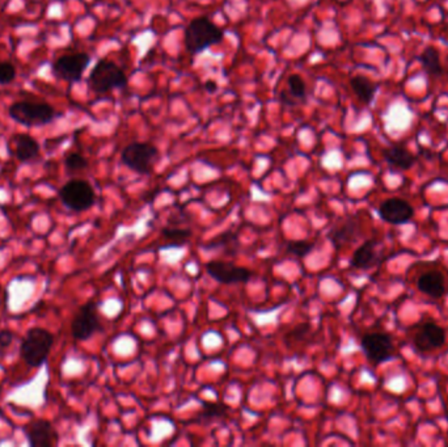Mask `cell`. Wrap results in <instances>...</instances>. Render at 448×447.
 Listing matches in <instances>:
<instances>
[{
	"label": "cell",
	"instance_id": "26",
	"mask_svg": "<svg viewBox=\"0 0 448 447\" xmlns=\"http://www.w3.org/2000/svg\"><path fill=\"white\" fill-rule=\"evenodd\" d=\"M12 341H13V333L11 331L4 329L0 332V357L6 354L7 349L12 344Z\"/></svg>",
	"mask_w": 448,
	"mask_h": 447
},
{
	"label": "cell",
	"instance_id": "6",
	"mask_svg": "<svg viewBox=\"0 0 448 447\" xmlns=\"http://www.w3.org/2000/svg\"><path fill=\"white\" fill-rule=\"evenodd\" d=\"M59 197L63 205L74 212H85L94 205L96 201L92 185L88 181L79 178L66 183L59 192Z\"/></svg>",
	"mask_w": 448,
	"mask_h": 447
},
{
	"label": "cell",
	"instance_id": "9",
	"mask_svg": "<svg viewBox=\"0 0 448 447\" xmlns=\"http://www.w3.org/2000/svg\"><path fill=\"white\" fill-rule=\"evenodd\" d=\"M361 346L368 361L373 365L382 364L391 360L393 355L392 337L387 333H368L363 336Z\"/></svg>",
	"mask_w": 448,
	"mask_h": 447
},
{
	"label": "cell",
	"instance_id": "28",
	"mask_svg": "<svg viewBox=\"0 0 448 447\" xmlns=\"http://www.w3.org/2000/svg\"><path fill=\"white\" fill-rule=\"evenodd\" d=\"M215 85H216V84L209 82V83H207V90H209V91H213V90H215V88H216Z\"/></svg>",
	"mask_w": 448,
	"mask_h": 447
},
{
	"label": "cell",
	"instance_id": "25",
	"mask_svg": "<svg viewBox=\"0 0 448 447\" xmlns=\"http://www.w3.org/2000/svg\"><path fill=\"white\" fill-rule=\"evenodd\" d=\"M16 78V68L10 62H1L0 63V85L10 84Z\"/></svg>",
	"mask_w": 448,
	"mask_h": 447
},
{
	"label": "cell",
	"instance_id": "17",
	"mask_svg": "<svg viewBox=\"0 0 448 447\" xmlns=\"http://www.w3.org/2000/svg\"><path fill=\"white\" fill-rule=\"evenodd\" d=\"M384 159L387 163L392 167L399 169H409L416 163V157L411 154L409 149L402 147V146H392L390 149L384 151Z\"/></svg>",
	"mask_w": 448,
	"mask_h": 447
},
{
	"label": "cell",
	"instance_id": "27",
	"mask_svg": "<svg viewBox=\"0 0 448 447\" xmlns=\"http://www.w3.org/2000/svg\"><path fill=\"white\" fill-rule=\"evenodd\" d=\"M224 412V408L219 404H214V405H206L205 412L204 415L205 416H219Z\"/></svg>",
	"mask_w": 448,
	"mask_h": 447
},
{
	"label": "cell",
	"instance_id": "11",
	"mask_svg": "<svg viewBox=\"0 0 448 447\" xmlns=\"http://www.w3.org/2000/svg\"><path fill=\"white\" fill-rule=\"evenodd\" d=\"M378 212L384 222L391 224L408 223L414 215V209L402 198L385 200L379 206Z\"/></svg>",
	"mask_w": 448,
	"mask_h": 447
},
{
	"label": "cell",
	"instance_id": "1",
	"mask_svg": "<svg viewBox=\"0 0 448 447\" xmlns=\"http://www.w3.org/2000/svg\"><path fill=\"white\" fill-rule=\"evenodd\" d=\"M223 30L207 18H197L185 30V47L196 56L206 49L222 42Z\"/></svg>",
	"mask_w": 448,
	"mask_h": 447
},
{
	"label": "cell",
	"instance_id": "12",
	"mask_svg": "<svg viewBox=\"0 0 448 447\" xmlns=\"http://www.w3.org/2000/svg\"><path fill=\"white\" fill-rule=\"evenodd\" d=\"M446 343V331L435 323H426L421 326L413 337V344L418 352H431L442 348Z\"/></svg>",
	"mask_w": 448,
	"mask_h": 447
},
{
	"label": "cell",
	"instance_id": "22",
	"mask_svg": "<svg viewBox=\"0 0 448 447\" xmlns=\"http://www.w3.org/2000/svg\"><path fill=\"white\" fill-rule=\"evenodd\" d=\"M313 248H315V244L309 242V240H291V242L287 243L286 251L291 256L303 259L313 251Z\"/></svg>",
	"mask_w": 448,
	"mask_h": 447
},
{
	"label": "cell",
	"instance_id": "19",
	"mask_svg": "<svg viewBox=\"0 0 448 447\" xmlns=\"http://www.w3.org/2000/svg\"><path fill=\"white\" fill-rule=\"evenodd\" d=\"M39 152V145L37 140L27 134H20L16 137V158L20 161L27 163L36 158Z\"/></svg>",
	"mask_w": 448,
	"mask_h": 447
},
{
	"label": "cell",
	"instance_id": "14",
	"mask_svg": "<svg viewBox=\"0 0 448 447\" xmlns=\"http://www.w3.org/2000/svg\"><path fill=\"white\" fill-rule=\"evenodd\" d=\"M379 259H380V255L378 252V242L375 239H370V240H366L354 252L350 264L355 269L367 271L375 267L379 262Z\"/></svg>",
	"mask_w": 448,
	"mask_h": 447
},
{
	"label": "cell",
	"instance_id": "10",
	"mask_svg": "<svg viewBox=\"0 0 448 447\" xmlns=\"http://www.w3.org/2000/svg\"><path fill=\"white\" fill-rule=\"evenodd\" d=\"M206 271L214 280L225 285L244 283L251 280L253 276L252 271L249 269L236 267L234 264L225 261H210L206 265Z\"/></svg>",
	"mask_w": 448,
	"mask_h": 447
},
{
	"label": "cell",
	"instance_id": "15",
	"mask_svg": "<svg viewBox=\"0 0 448 447\" xmlns=\"http://www.w3.org/2000/svg\"><path fill=\"white\" fill-rule=\"evenodd\" d=\"M417 286L421 293L426 294L430 298H442L446 293V281L439 271H426L421 274Z\"/></svg>",
	"mask_w": 448,
	"mask_h": 447
},
{
	"label": "cell",
	"instance_id": "16",
	"mask_svg": "<svg viewBox=\"0 0 448 447\" xmlns=\"http://www.w3.org/2000/svg\"><path fill=\"white\" fill-rule=\"evenodd\" d=\"M358 235H359V223L354 218H350L346 221L345 223L335 228L329 235V238L337 250H340L344 245H347L349 243L355 240Z\"/></svg>",
	"mask_w": 448,
	"mask_h": 447
},
{
	"label": "cell",
	"instance_id": "21",
	"mask_svg": "<svg viewBox=\"0 0 448 447\" xmlns=\"http://www.w3.org/2000/svg\"><path fill=\"white\" fill-rule=\"evenodd\" d=\"M164 239L170 242L172 245H182L190 239L192 231L187 228H164L161 231Z\"/></svg>",
	"mask_w": 448,
	"mask_h": 447
},
{
	"label": "cell",
	"instance_id": "3",
	"mask_svg": "<svg viewBox=\"0 0 448 447\" xmlns=\"http://www.w3.org/2000/svg\"><path fill=\"white\" fill-rule=\"evenodd\" d=\"M126 84L127 78L123 70L108 59L99 61L88 78V85L94 94H106L114 88H122Z\"/></svg>",
	"mask_w": 448,
	"mask_h": 447
},
{
	"label": "cell",
	"instance_id": "5",
	"mask_svg": "<svg viewBox=\"0 0 448 447\" xmlns=\"http://www.w3.org/2000/svg\"><path fill=\"white\" fill-rule=\"evenodd\" d=\"M158 157L159 151L154 145L134 142L123 149L121 160L131 171L140 175H149Z\"/></svg>",
	"mask_w": 448,
	"mask_h": 447
},
{
	"label": "cell",
	"instance_id": "4",
	"mask_svg": "<svg viewBox=\"0 0 448 447\" xmlns=\"http://www.w3.org/2000/svg\"><path fill=\"white\" fill-rule=\"evenodd\" d=\"M10 117L13 121L27 128L44 126L56 118V113L51 105L33 102H18L10 106Z\"/></svg>",
	"mask_w": 448,
	"mask_h": 447
},
{
	"label": "cell",
	"instance_id": "23",
	"mask_svg": "<svg viewBox=\"0 0 448 447\" xmlns=\"http://www.w3.org/2000/svg\"><path fill=\"white\" fill-rule=\"evenodd\" d=\"M287 84H289L290 94L292 97L301 99L306 96V83L299 75H290Z\"/></svg>",
	"mask_w": 448,
	"mask_h": 447
},
{
	"label": "cell",
	"instance_id": "18",
	"mask_svg": "<svg viewBox=\"0 0 448 447\" xmlns=\"http://www.w3.org/2000/svg\"><path fill=\"white\" fill-rule=\"evenodd\" d=\"M350 85L356 94V97L364 104H371L375 99V94L378 91V85L373 84L368 78L362 76V75H356L354 78H351Z\"/></svg>",
	"mask_w": 448,
	"mask_h": 447
},
{
	"label": "cell",
	"instance_id": "13",
	"mask_svg": "<svg viewBox=\"0 0 448 447\" xmlns=\"http://www.w3.org/2000/svg\"><path fill=\"white\" fill-rule=\"evenodd\" d=\"M30 446H54L59 441V436L54 427L46 420H36L25 429Z\"/></svg>",
	"mask_w": 448,
	"mask_h": 447
},
{
	"label": "cell",
	"instance_id": "24",
	"mask_svg": "<svg viewBox=\"0 0 448 447\" xmlns=\"http://www.w3.org/2000/svg\"><path fill=\"white\" fill-rule=\"evenodd\" d=\"M65 164L68 172H79V171H83L88 167V160L83 155H80L77 152H73L66 158Z\"/></svg>",
	"mask_w": 448,
	"mask_h": 447
},
{
	"label": "cell",
	"instance_id": "2",
	"mask_svg": "<svg viewBox=\"0 0 448 447\" xmlns=\"http://www.w3.org/2000/svg\"><path fill=\"white\" fill-rule=\"evenodd\" d=\"M54 336L44 328H32L21 343V355L30 367H39L49 357Z\"/></svg>",
	"mask_w": 448,
	"mask_h": 447
},
{
	"label": "cell",
	"instance_id": "20",
	"mask_svg": "<svg viewBox=\"0 0 448 447\" xmlns=\"http://www.w3.org/2000/svg\"><path fill=\"white\" fill-rule=\"evenodd\" d=\"M420 61L425 71L431 76H439L443 73V68L440 65V54L435 47H426L420 56Z\"/></svg>",
	"mask_w": 448,
	"mask_h": 447
},
{
	"label": "cell",
	"instance_id": "8",
	"mask_svg": "<svg viewBox=\"0 0 448 447\" xmlns=\"http://www.w3.org/2000/svg\"><path fill=\"white\" fill-rule=\"evenodd\" d=\"M101 328L97 312V303L88 302L77 311L71 323V333L75 340L85 341Z\"/></svg>",
	"mask_w": 448,
	"mask_h": 447
},
{
	"label": "cell",
	"instance_id": "7",
	"mask_svg": "<svg viewBox=\"0 0 448 447\" xmlns=\"http://www.w3.org/2000/svg\"><path fill=\"white\" fill-rule=\"evenodd\" d=\"M89 62L91 56L85 53L59 56L53 65V74L68 83H76L82 80Z\"/></svg>",
	"mask_w": 448,
	"mask_h": 447
}]
</instances>
